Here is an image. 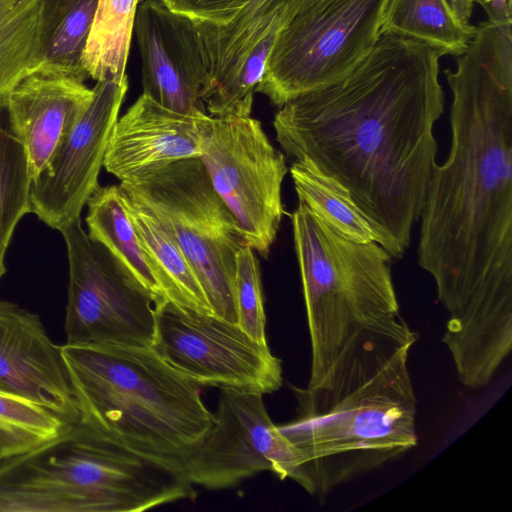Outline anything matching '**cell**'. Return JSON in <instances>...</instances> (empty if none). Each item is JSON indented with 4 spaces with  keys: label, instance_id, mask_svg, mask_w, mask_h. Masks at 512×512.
<instances>
[{
    "label": "cell",
    "instance_id": "obj_1",
    "mask_svg": "<svg viewBox=\"0 0 512 512\" xmlns=\"http://www.w3.org/2000/svg\"><path fill=\"white\" fill-rule=\"evenodd\" d=\"M444 55L382 34L349 73L289 100L273 120L285 155L341 185L396 259L411 243L437 164Z\"/></svg>",
    "mask_w": 512,
    "mask_h": 512
},
{
    "label": "cell",
    "instance_id": "obj_2",
    "mask_svg": "<svg viewBox=\"0 0 512 512\" xmlns=\"http://www.w3.org/2000/svg\"><path fill=\"white\" fill-rule=\"evenodd\" d=\"M451 145L420 215V267L450 314L512 293V22L479 23L455 70Z\"/></svg>",
    "mask_w": 512,
    "mask_h": 512
},
{
    "label": "cell",
    "instance_id": "obj_3",
    "mask_svg": "<svg viewBox=\"0 0 512 512\" xmlns=\"http://www.w3.org/2000/svg\"><path fill=\"white\" fill-rule=\"evenodd\" d=\"M417 338L400 314L360 327L322 384L297 392L298 418L277 426L301 456L307 492L324 496L417 445L408 370Z\"/></svg>",
    "mask_w": 512,
    "mask_h": 512
},
{
    "label": "cell",
    "instance_id": "obj_4",
    "mask_svg": "<svg viewBox=\"0 0 512 512\" xmlns=\"http://www.w3.org/2000/svg\"><path fill=\"white\" fill-rule=\"evenodd\" d=\"M59 351L82 423L186 475L187 459L214 422L201 385L152 347L63 344Z\"/></svg>",
    "mask_w": 512,
    "mask_h": 512
},
{
    "label": "cell",
    "instance_id": "obj_5",
    "mask_svg": "<svg viewBox=\"0 0 512 512\" xmlns=\"http://www.w3.org/2000/svg\"><path fill=\"white\" fill-rule=\"evenodd\" d=\"M197 493L186 475L82 423L0 461V512H142Z\"/></svg>",
    "mask_w": 512,
    "mask_h": 512
},
{
    "label": "cell",
    "instance_id": "obj_6",
    "mask_svg": "<svg viewBox=\"0 0 512 512\" xmlns=\"http://www.w3.org/2000/svg\"><path fill=\"white\" fill-rule=\"evenodd\" d=\"M291 222L311 344L307 389H314L348 338L399 314V304L392 256L380 244L345 238L300 202Z\"/></svg>",
    "mask_w": 512,
    "mask_h": 512
},
{
    "label": "cell",
    "instance_id": "obj_7",
    "mask_svg": "<svg viewBox=\"0 0 512 512\" xmlns=\"http://www.w3.org/2000/svg\"><path fill=\"white\" fill-rule=\"evenodd\" d=\"M119 186L127 198L153 214L175 241L213 314L238 324L237 256L245 245L200 157L170 163L120 181Z\"/></svg>",
    "mask_w": 512,
    "mask_h": 512
},
{
    "label": "cell",
    "instance_id": "obj_8",
    "mask_svg": "<svg viewBox=\"0 0 512 512\" xmlns=\"http://www.w3.org/2000/svg\"><path fill=\"white\" fill-rule=\"evenodd\" d=\"M388 0H320L278 34L255 92L281 107L349 73L381 36Z\"/></svg>",
    "mask_w": 512,
    "mask_h": 512
},
{
    "label": "cell",
    "instance_id": "obj_9",
    "mask_svg": "<svg viewBox=\"0 0 512 512\" xmlns=\"http://www.w3.org/2000/svg\"><path fill=\"white\" fill-rule=\"evenodd\" d=\"M58 231L69 264L65 344L152 347L155 298L88 236L80 217Z\"/></svg>",
    "mask_w": 512,
    "mask_h": 512
},
{
    "label": "cell",
    "instance_id": "obj_10",
    "mask_svg": "<svg viewBox=\"0 0 512 512\" xmlns=\"http://www.w3.org/2000/svg\"><path fill=\"white\" fill-rule=\"evenodd\" d=\"M200 159L231 211L244 245L267 258L285 214L284 154L251 116L212 117Z\"/></svg>",
    "mask_w": 512,
    "mask_h": 512
},
{
    "label": "cell",
    "instance_id": "obj_11",
    "mask_svg": "<svg viewBox=\"0 0 512 512\" xmlns=\"http://www.w3.org/2000/svg\"><path fill=\"white\" fill-rule=\"evenodd\" d=\"M152 348L201 386L264 395L283 382L281 360L268 344L256 341L238 324L169 301L156 306Z\"/></svg>",
    "mask_w": 512,
    "mask_h": 512
},
{
    "label": "cell",
    "instance_id": "obj_12",
    "mask_svg": "<svg viewBox=\"0 0 512 512\" xmlns=\"http://www.w3.org/2000/svg\"><path fill=\"white\" fill-rule=\"evenodd\" d=\"M213 414L211 428L185 464L193 485L225 489L266 470L300 483L301 456L271 420L263 394L220 389Z\"/></svg>",
    "mask_w": 512,
    "mask_h": 512
},
{
    "label": "cell",
    "instance_id": "obj_13",
    "mask_svg": "<svg viewBox=\"0 0 512 512\" xmlns=\"http://www.w3.org/2000/svg\"><path fill=\"white\" fill-rule=\"evenodd\" d=\"M127 89V77L97 81L81 118L44 169L31 179L32 213L50 228L58 230L80 217L98 188L108 142Z\"/></svg>",
    "mask_w": 512,
    "mask_h": 512
},
{
    "label": "cell",
    "instance_id": "obj_14",
    "mask_svg": "<svg viewBox=\"0 0 512 512\" xmlns=\"http://www.w3.org/2000/svg\"><path fill=\"white\" fill-rule=\"evenodd\" d=\"M142 61L143 94L190 116L207 115L202 101L207 71L193 21L146 0L134 25Z\"/></svg>",
    "mask_w": 512,
    "mask_h": 512
},
{
    "label": "cell",
    "instance_id": "obj_15",
    "mask_svg": "<svg viewBox=\"0 0 512 512\" xmlns=\"http://www.w3.org/2000/svg\"><path fill=\"white\" fill-rule=\"evenodd\" d=\"M0 391L79 420L65 366L37 314L0 299Z\"/></svg>",
    "mask_w": 512,
    "mask_h": 512
},
{
    "label": "cell",
    "instance_id": "obj_16",
    "mask_svg": "<svg viewBox=\"0 0 512 512\" xmlns=\"http://www.w3.org/2000/svg\"><path fill=\"white\" fill-rule=\"evenodd\" d=\"M212 117L169 110L143 94L118 117L103 167L120 181L199 158Z\"/></svg>",
    "mask_w": 512,
    "mask_h": 512
},
{
    "label": "cell",
    "instance_id": "obj_17",
    "mask_svg": "<svg viewBox=\"0 0 512 512\" xmlns=\"http://www.w3.org/2000/svg\"><path fill=\"white\" fill-rule=\"evenodd\" d=\"M318 1L232 0L219 24L192 20L207 71L202 101L208 115L225 116L236 75L250 51Z\"/></svg>",
    "mask_w": 512,
    "mask_h": 512
},
{
    "label": "cell",
    "instance_id": "obj_18",
    "mask_svg": "<svg viewBox=\"0 0 512 512\" xmlns=\"http://www.w3.org/2000/svg\"><path fill=\"white\" fill-rule=\"evenodd\" d=\"M93 97L81 79L40 69L5 96L9 131L23 146L36 177L81 118Z\"/></svg>",
    "mask_w": 512,
    "mask_h": 512
},
{
    "label": "cell",
    "instance_id": "obj_19",
    "mask_svg": "<svg viewBox=\"0 0 512 512\" xmlns=\"http://www.w3.org/2000/svg\"><path fill=\"white\" fill-rule=\"evenodd\" d=\"M69 0H0V107L35 72Z\"/></svg>",
    "mask_w": 512,
    "mask_h": 512
},
{
    "label": "cell",
    "instance_id": "obj_20",
    "mask_svg": "<svg viewBox=\"0 0 512 512\" xmlns=\"http://www.w3.org/2000/svg\"><path fill=\"white\" fill-rule=\"evenodd\" d=\"M88 236L114 259L157 301H166L152 266L131 221L125 196L118 185L98 186L87 201Z\"/></svg>",
    "mask_w": 512,
    "mask_h": 512
},
{
    "label": "cell",
    "instance_id": "obj_21",
    "mask_svg": "<svg viewBox=\"0 0 512 512\" xmlns=\"http://www.w3.org/2000/svg\"><path fill=\"white\" fill-rule=\"evenodd\" d=\"M125 199L140 244L166 301L186 310L213 314L195 272L175 241L145 207L126 196Z\"/></svg>",
    "mask_w": 512,
    "mask_h": 512
},
{
    "label": "cell",
    "instance_id": "obj_22",
    "mask_svg": "<svg viewBox=\"0 0 512 512\" xmlns=\"http://www.w3.org/2000/svg\"><path fill=\"white\" fill-rule=\"evenodd\" d=\"M475 30L448 0H388L381 25V35L403 36L454 56L466 50Z\"/></svg>",
    "mask_w": 512,
    "mask_h": 512
},
{
    "label": "cell",
    "instance_id": "obj_23",
    "mask_svg": "<svg viewBox=\"0 0 512 512\" xmlns=\"http://www.w3.org/2000/svg\"><path fill=\"white\" fill-rule=\"evenodd\" d=\"M142 0H98L81 58L88 77L121 81L138 7Z\"/></svg>",
    "mask_w": 512,
    "mask_h": 512
},
{
    "label": "cell",
    "instance_id": "obj_24",
    "mask_svg": "<svg viewBox=\"0 0 512 512\" xmlns=\"http://www.w3.org/2000/svg\"><path fill=\"white\" fill-rule=\"evenodd\" d=\"M290 174L300 203L336 232L357 242H377L379 235L348 192L306 161H293Z\"/></svg>",
    "mask_w": 512,
    "mask_h": 512
},
{
    "label": "cell",
    "instance_id": "obj_25",
    "mask_svg": "<svg viewBox=\"0 0 512 512\" xmlns=\"http://www.w3.org/2000/svg\"><path fill=\"white\" fill-rule=\"evenodd\" d=\"M31 173L26 152L0 123V279L6 272L5 255L19 221L32 213Z\"/></svg>",
    "mask_w": 512,
    "mask_h": 512
},
{
    "label": "cell",
    "instance_id": "obj_26",
    "mask_svg": "<svg viewBox=\"0 0 512 512\" xmlns=\"http://www.w3.org/2000/svg\"><path fill=\"white\" fill-rule=\"evenodd\" d=\"M66 424L70 423L51 410L0 391V461L57 436Z\"/></svg>",
    "mask_w": 512,
    "mask_h": 512
},
{
    "label": "cell",
    "instance_id": "obj_27",
    "mask_svg": "<svg viewBox=\"0 0 512 512\" xmlns=\"http://www.w3.org/2000/svg\"><path fill=\"white\" fill-rule=\"evenodd\" d=\"M97 2L98 0H69L37 70H51L77 77L82 81L88 77L82 68L81 58Z\"/></svg>",
    "mask_w": 512,
    "mask_h": 512
},
{
    "label": "cell",
    "instance_id": "obj_28",
    "mask_svg": "<svg viewBox=\"0 0 512 512\" xmlns=\"http://www.w3.org/2000/svg\"><path fill=\"white\" fill-rule=\"evenodd\" d=\"M236 301L238 325L256 341L268 344L259 261L246 245L237 256Z\"/></svg>",
    "mask_w": 512,
    "mask_h": 512
},
{
    "label": "cell",
    "instance_id": "obj_29",
    "mask_svg": "<svg viewBox=\"0 0 512 512\" xmlns=\"http://www.w3.org/2000/svg\"><path fill=\"white\" fill-rule=\"evenodd\" d=\"M226 0H160L170 11L186 16L193 21L209 20Z\"/></svg>",
    "mask_w": 512,
    "mask_h": 512
},
{
    "label": "cell",
    "instance_id": "obj_30",
    "mask_svg": "<svg viewBox=\"0 0 512 512\" xmlns=\"http://www.w3.org/2000/svg\"><path fill=\"white\" fill-rule=\"evenodd\" d=\"M485 10L489 21L494 23L512 22L511 0H476Z\"/></svg>",
    "mask_w": 512,
    "mask_h": 512
},
{
    "label": "cell",
    "instance_id": "obj_31",
    "mask_svg": "<svg viewBox=\"0 0 512 512\" xmlns=\"http://www.w3.org/2000/svg\"><path fill=\"white\" fill-rule=\"evenodd\" d=\"M457 16L464 22H470L476 0H448Z\"/></svg>",
    "mask_w": 512,
    "mask_h": 512
}]
</instances>
